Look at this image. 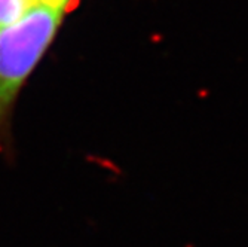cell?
<instances>
[{"label":"cell","instance_id":"6da1fadb","mask_svg":"<svg viewBox=\"0 0 248 247\" xmlns=\"http://www.w3.org/2000/svg\"><path fill=\"white\" fill-rule=\"evenodd\" d=\"M65 11L55 5H30L14 24L0 30V153L11 143L18 96L51 47Z\"/></svg>","mask_w":248,"mask_h":247},{"label":"cell","instance_id":"3957f363","mask_svg":"<svg viewBox=\"0 0 248 247\" xmlns=\"http://www.w3.org/2000/svg\"><path fill=\"white\" fill-rule=\"evenodd\" d=\"M36 3H42V5H55V6H64L69 9L73 5V0H30V5H36Z\"/></svg>","mask_w":248,"mask_h":247},{"label":"cell","instance_id":"7a4b0ae2","mask_svg":"<svg viewBox=\"0 0 248 247\" xmlns=\"http://www.w3.org/2000/svg\"><path fill=\"white\" fill-rule=\"evenodd\" d=\"M30 8V0H0V30L14 24Z\"/></svg>","mask_w":248,"mask_h":247}]
</instances>
